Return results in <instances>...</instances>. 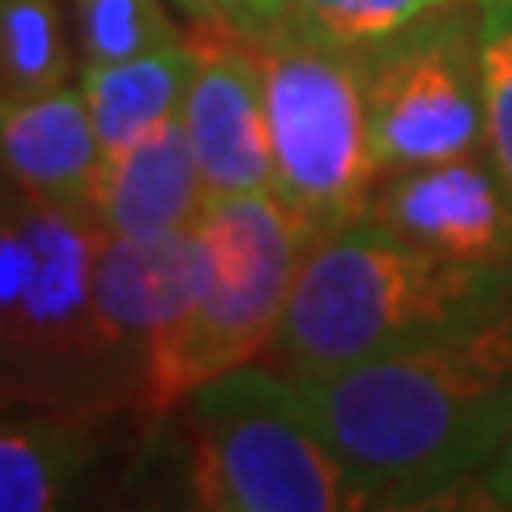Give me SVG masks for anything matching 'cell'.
Returning a JSON list of instances; mask_svg holds the SVG:
<instances>
[{
  "mask_svg": "<svg viewBox=\"0 0 512 512\" xmlns=\"http://www.w3.org/2000/svg\"><path fill=\"white\" fill-rule=\"evenodd\" d=\"M188 77H192L188 35L180 43L154 47V52L133 56V60L86 64L82 90H86L94 128H99L103 158L137 146L141 137L163 128L171 116H180Z\"/></svg>",
  "mask_w": 512,
  "mask_h": 512,
  "instance_id": "cell-13",
  "label": "cell"
},
{
  "mask_svg": "<svg viewBox=\"0 0 512 512\" xmlns=\"http://www.w3.org/2000/svg\"><path fill=\"white\" fill-rule=\"evenodd\" d=\"M188 500L214 512H346L372 495L299 406L291 376L244 363L188 393Z\"/></svg>",
  "mask_w": 512,
  "mask_h": 512,
  "instance_id": "cell-5",
  "label": "cell"
},
{
  "mask_svg": "<svg viewBox=\"0 0 512 512\" xmlns=\"http://www.w3.org/2000/svg\"><path fill=\"white\" fill-rule=\"evenodd\" d=\"M86 466L77 427L52 419V410L5 419L0 431V508L52 512L64 504L73 478Z\"/></svg>",
  "mask_w": 512,
  "mask_h": 512,
  "instance_id": "cell-14",
  "label": "cell"
},
{
  "mask_svg": "<svg viewBox=\"0 0 512 512\" xmlns=\"http://www.w3.org/2000/svg\"><path fill=\"white\" fill-rule=\"evenodd\" d=\"M440 5L448 0H286V13L320 39L367 52Z\"/></svg>",
  "mask_w": 512,
  "mask_h": 512,
  "instance_id": "cell-17",
  "label": "cell"
},
{
  "mask_svg": "<svg viewBox=\"0 0 512 512\" xmlns=\"http://www.w3.org/2000/svg\"><path fill=\"white\" fill-rule=\"evenodd\" d=\"M5 180L39 201L94 214V184L103 171V141L82 82L35 99H13L0 116Z\"/></svg>",
  "mask_w": 512,
  "mask_h": 512,
  "instance_id": "cell-11",
  "label": "cell"
},
{
  "mask_svg": "<svg viewBox=\"0 0 512 512\" xmlns=\"http://www.w3.org/2000/svg\"><path fill=\"white\" fill-rule=\"evenodd\" d=\"M478 26L483 0H448L363 52L367 128L380 175L487 146Z\"/></svg>",
  "mask_w": 512,
  "mask_h": 512,
  "instance_id": "cell-7",
  "label": "cell"
},
{
  "mask_svg": "<svg viewBox=\"0 0 512 512\" xmlns=\"http://www.w3.org/2000/svg\"><path fill=\"white\" fill-rule=\"evenodd\" d=\"M210 188L180 116L141 137L137 146L103 158L94 184V218L111 235H167L197 227Z\"/></svg>",
  "mask_w": 512,
  "mask_h": 512,
  "instance_id": "cell-12",
  "label": "cell"
},
{
  "mask_svg": "<svg viewBox=\"0 0 512 512\" xmlns=\"http://www.w3.org/2000/svg\"><path fill=\"white\" fill-rule=\"evenodd\" d=\"M512 308V265L461 261L350 218L308 248L269 350L282 372H329L487 325Z\"/></svg>",
  "mask_w": 512,
  "mask_h": 512,
  "instance_id": "cell-2",
  "label": "cell"
},
{
  "mask_svg": "<svg viewBox=\"0 0 512 512\" xmlns=\"http://www.w3.org/2000/svg\"><path fill=\"white\" fill-rule=\"evenodd\" d=\"M483 103H487V154L512 184V0H483Z\"/></svg>",
  "mask_w": 512,
  "mask_h": 512,
  "instance_id": "cell-18",
  "label": "cell"
},
{
  "mask_svg": "<svg viewBox=\"0 0 512 512\" xmlns=\"http://www.w3.org/2000/svg\"><path fill=\"white\" fill-rule=\"evenodd\" d=\"M205 239L197 227L167 235H103L94 269V320L116 376L141 384L158 338L180 325L205 286Z\"/></svg>",
  "mask_w": 512,
  "mask_h": 512,
  "instance_id": "cell-10",
  "label": "cell"
},
{
  "mask_svg": "<svg viewBox=\"0 0 512 512\" xmlns=\"http://www.w3.org/2000/svg\"><path fill=\"white\" fill-rule=\"evenodd\" d=\"M205 239V286L188 316L146 355L137 406L158 419L201 384L252 363L274 342L312 235L274 192L214 197L197 222Z\"/></svg>",
  "mask_w": 512,
  "mask_h": 512,
  "instance_id": "cell-4",
  "label": "cell"
},
{
  "mask_svg": "<svg viewBox=\"0 0 512 512\" xmlns=\"http://www.w3.org/2000/svg\"><path fill=\"white\" fill-rule=\"evenodd\" d=\"M73 35L86 64H111L180 43L184 30L163 0H73Z\"/></svg>",
  "mask_w": 512,
  "mask_h": 512,
  "instance_id": "cell-16",
  "label": "cell"
},
{
  "mask_svg": "<svg viewBox=\"0 0 512 512\" xmlns=\"http://www.w3.org/2000/svg\"><path fill=\"white\" fill-rule=\"evenodd\" d=\"M261 43L274 197L312 235L359 218L380 180L367 128L363 52L329 43L286 18Z\"/></svg>",
  "mask_w": 512,
  "mask_h": 512,
  "instance_id": "cell-6",
  "label": "cell"
},
{
  "mask_svg": "<svg viewBox=\"0 0 512 512\" xmlns=\"http://www.w3.org/2000/svg\"><path fill=\"white\" fill-rule=\"evenodd\" d=\"M188 18H218V0H175Z\"/></svg>",
  "mask_w": 512,
  "mask_h": 512,
  "instance_id": "cell-21",
  "label": "cell"
},
{
  "mask_svg": "<svg viewBox=\"0 0 512 512\" xmlns=\"http://www.w3.org/2000/svg\"><path fill=\"white\" fill-rule=\"evenodd\" d=\"M73 60L56 0H0V82L5 103L69 86Z\"/></svg>",
  "mask_w": 512,
  "mask_h": 512,
  "instance_id": "cell-15",
  "label": "cell"
},
{
  "mask_svg": "<svg viewBox=\"0 0 512 512\" xmlns=\"http://www.w3.org/2000/svg\"><path fill=\"white\" fill-rule=\"evenodd\" d=\"M474 487L491 508H512V431H508L500 453L487 461V470L474 478Z\"/></svg>",
  "mask_w": 512,
  "mask_h": 512,
  "instance_id": "cell-20",
  "label": "cell"
},
{
  "mask_svg": "<svg viewBox=\"0 0 512 512\" xmlns=\"http://www.w3.org/2000/svg\"><path fill=\"white\" fill-rule=\"evenodd\" d=\"M103 222L90 210L5 192L0 227V333H5V393L39 410H86L103 380L116 376L99 320L94 269Z\"/></svg>",
  "mask_w": 512,
  "mask_h": 512,
  "instance_id": "cell-3",
  "label": "cell"
},
{
  "mask_svg": "<svg viewBox=\"0 0 512 512\" xmlns=\"http://www.w3.org/2000/svg\"><path fill=\"white\" fill-rule=\"evenodd\" d=\"M192 77L180 120L192 137L205 188L214 197L274 192L261 43L222 18H192Z\"/></svg>",
  "mask_w": 512,
  "mask_h": 512,
  "instance_id": "cell-8",
  "label": "cell"
},
{
  "mask_svg": "<svg viewBox=\"0 0 512 512\" xmlns=\"http://www.w3.org/2000/svg\"><path fill=\"white\" fill-rule=\"evenodd\" d=\"M372 508L431 504L512 431V308L487 325L329 372H286Z\"/></svg>",
  "mask_w": 512,
  "mask_h": 512,
  "instance_id": "cell-1",
  "label": "cell"
},
{
  "mask_svg": "<svg viewBox=\"0 0 512 512\" xmlns=\"http://www.w3.org/2000/svg\"><path fill=\"white\" fill-rule=\"evenodd\" d=\"M359 218L444 256L512 265V184L478 150L384 171Z\"/></svg>",
  "mask_w": 512,
  "mask_h": 512,
  "instance_id": "cell-9",
  "label": "cell"
},
{
  "mask_svg": "<svg viewBox=\"0 0 512 512\" xmlns=\"http://www.w3.org/2000/svg\"><path fill=\"white\" fill-rule=\"evenodd\" d=\"M218 18L239 26L252 39H265L274 26H282L291 13H286V0H218Z\"/></svg>",
  "mask_w": 512,
  "mask_h": 512,
  "instance_id": "cell-19",
  "label": "cell"
}]
</instances>
